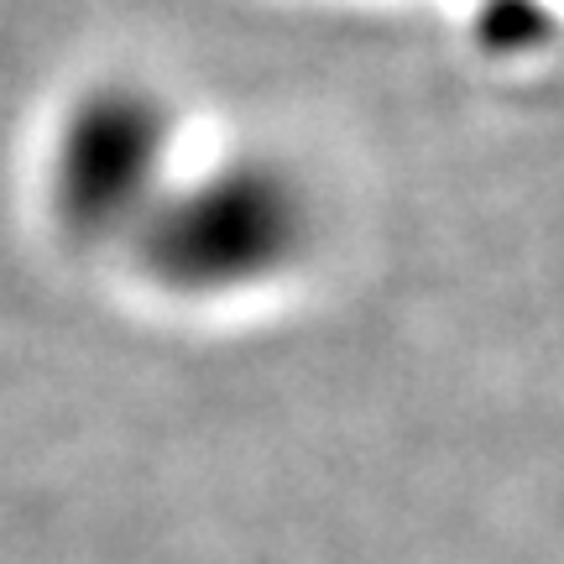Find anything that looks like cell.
<instances>
[{
    "label": "cell",
    "instance_id": "2",
    "mask_svg": "<svg viewBox=\"0 0 564 564\" xmlns=\"http://www.w3.org/2000/svg\"><path fill=\"white\" fill-rule=\"evenodd\" d=\"M167 121L141 95H100L68 121L53 158V209L84 236L137 230L162 199Z\"/></svg>",
    "mask_w": 564,
    "mask_h": 564
},
{
    "label": "cell",
    "instance_id": "1",
    "mask_svg": "<svg viewBox=\"0 0 564 564\" xmlns=\"http://www.w3.org/2000/svg\"><path fill=\"white\" fill-rule=\"evenodd\" d=\"M137 236L162 282L188 293H220L288 267L303 241V204L278 173L230 167L173 199H158Z\"/></svg>",
    "mask_w": 564,
    "mask_h": 564
}]
</instances>
